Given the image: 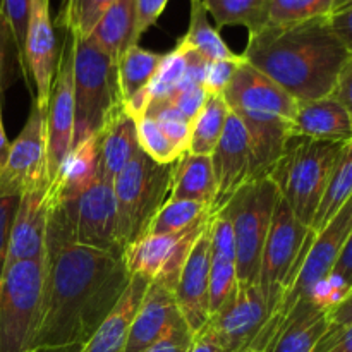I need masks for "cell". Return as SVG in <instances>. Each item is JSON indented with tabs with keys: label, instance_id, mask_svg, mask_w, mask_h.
Returning <instances> with one entry per match:
<instances>
[{
	"label": "cell",
	"instance_id": "51",
	"mask_svg": "<svg viewBox=\"0 0 352 352\" xmlns=\"http://www.w3.org/2000/svg\"><path fill=\"white\" fill-rule=\"evenodd\" d=\"M188 352H226V351L222 349L219 340H217L208 330L201 329L198 333H195V337H192V342L191 346H189Z\"/></svg>",
	"mask_w": 352,
	"mask_h": 352
},
{
	"label": "cell",
	"instance_id": "29",
	"mask_svg": "<svg viewBox=\"0 0 352 352\" xmlns=\"http://www.w3.org/2000/svg\"><path fill=\"white\" fill-rule=\"evenodd\" d=\"M181 41L199 55L212 60H232L239 58L241 54H234L226 41L220 36V31L213 28L208 21L203 0H191V10H189V28Z\"/></svg>",
	"mask_w": 352,
	"mask_h": 352
},
{
	"label": "cell",
	"instance_id": "35",
	"mask_svg": "<svg viewBox=\"0 0 352 352\" xmlns=\"http://www.w3.org/2000/svg\"><path fill=\"white\" fill-rule=\"evenodd\" d=\"M336 0H268V24L289 26L329 17Z\"/></svg>",
	"mask_w": 352,
	"mask_h": 352
},
{
	"label": "cell",
	"instance_id": "25",
	"mask_svg": "<svg viewBox=\"0 0 352 352\" xmlns=\"http://www.w3.org/2000/svg\"><path fill=\"white\" fill-rule=\"evenodd\" d=\"M140 150L136 120L120 109L103 129L100 144V174L113 181Z\"/></svg>",
	"mask_w": 352,
	"mask_h": 352
},
{
	"label": "cell",
	"instance_id": "2",
	"mask_svg": "<svg viewBox=\"0 0 352 352\" xmlns=\"http://www.w3.org/2000/svg\"><path fill=\"white\" fill-rule=\"evenodd\" d=\"M298 103L332 95L337 76L351 57L332 31L329 17L274 26L250 34L241 54Z\"/></svg>",
	"mask_w": 352,
	"mask_h": 352
},
{
	"label": "cell",
	"instance_id": "16",
	"mask_svg": "<svg viewBox=\"0 0 352 352\" xmlns=\"http://www.w3.org/2000/svg\"><path fill=\"white\" fill-rule=\"evenodd\" d=\"M212 165L217 184L212 205V213L215 215L246 182L251 181L250 138L246 127L232 112L227 117L222 136L212 153Z\"/></svg>",
	"mask_w": 352,
	"mask_h": 352
},
{
	"label": "cell",
	"instance_id": "56",
	"mask_svg": "<svg viewBox=\"0 0 352 352\" xmlns=\"http://www.w3.org/2000/svg\"><path fill=\"white\" fill-rule=\"evenodd\" d=\"M0 10H2V0H0Z\"/></svg>",
	"mask_w": 352,
	"mask_h": 352
},
{
	"label": "cell",
	"instance_id": "4",
	"mask_svg": "<svg viewBox=\"0 0 352 352\" xmlns=\"http://www.w3.org/2000/svg\"><path fill=\"white\" fill-rule=\"evenodd\" d=\"M340 141H320L292 134L272 168L270 179L299 222L311 226L332 168L342 151Z\"/></svg>",
	"mask_w": 352,
	"mask_h": 352
},
{
	"label": "cell",
	"instance_id": "24",
	"mask_svg": "<svg viewBox=\"0 0 352 352\" xmlns=\"http://www.w3.org/2000/svg\"><path fill=\"white\" fill-rule=\"evenodd\" d=\"M292 134L320 141L347 143L352 140V122L346 109L329 95L325 98L298 103L292 120Z\"/></svg>",
	"mask_w": 352,
	"mask_h": 352
},
{
	"label": "cell",
	"instance_id": "40",
	"mask_svg": "<svg viewBox=\"0 0 352 352\" xmlns=\"http://www.w3.org/2000/svg\"><path fill=\"white\" fill-rule=\"evenodd\" d=\"M244 62V57L241 55L239 58H232V60H212L208 62L206 67L205 79H203V89L208 96L222 95L223 89L229 86L230 79L236 74L237 67Z\"/></svg>",
	"mask_w": 352,
	"mask_h": 352
},
{
	"label": "cell",
	"instance_id": "49",
	"mask_svg": "<svg viewBox=\"0 0 352 352\" xmlns=\"http://www.w3.org/2000/svg\"><path fill=\"white\" fill-rule=\"evenodd\" d=\"M329 277L332 278L333 282H337L346 292L352 287V232L349 239H347L346 246H344L342 253H340L339 260H337L336 267H333L332 274H330Z\"/></svg>",
	"mask_w": 352,
	"mask_h": 352
},
{
	"label": "cell",
	"instance_id": "45",
	"mask_svg": "<svg viewBox=\"0 0 352 352\" xmlns=\"http://www.w3.org/2000/svg\"><path fill=\"white\" fill-rule=\"evenodd\" d=\"M17 203H19V198H0V277H2L10 226H12Z\"/></svg>",
	"mask_w": 352,
	"mask_h": 352
},
{
	"label": "cell",
	"instance_id": "20",
	"mask_svg": "<svg viewBox=\"0 0 352 352\" xmlns=\"http://www.w3.org/2000/svg\"><path fill=\"white\" fill-rule=\"evenodd\" d=\"M182 322L184 318L177 308L174 292L157 282H150L131 325L124 352H144Z\"/></svg>",
	"mask_w": 352,
	"mask_h": 352
},
{
	"label": "cell",
	"instance_id": "36",
	"mask_svg": "<svg viewBox=\"0 0 352 352\" xmlns=\"http://www.w3.org/2000/svg\"><path fill=\"white\" fill-rule=\"evenodd\" d=\"M144 116L151 117L158 124L162 133L182 155L188 153L192 124L177 109H174L165 98H157L151 100Z\"/></svg>",
	"mask_w": 352,
	"mask_h": 352
},
{
	"label": "cell",
	"instance_id": "32",
	"mask_svg": "<svg viewBox=\"0 0 352 352\" xmlns=\"http://www.w3.org/2000/svg\"><path fill=\"white\" fill-rule=\"evenodd\" d=\"M229 113L230 110L222 95L208 96L205 107H203L201 112L198 113L196 120L192 122L188 153L212 157L217 144H219L220 136L223 133Z\"/></svg>",
	"mask_w": 352,
	"mask_h": 352
},
{
	"label": "cell",
	"instance_id": "7",
	"mask_svg": "<svg viewBox=\"0 0 352 352\" xmlns=\"http://www.w3.org/2000/svg\"><path fill=\"white\" fill-rule=\"evenodd\" d=\"M45 256L10 265L0 277V352H31L40 325Z\"/></svg>",
	"mask_w": 352,
	"mask_h": 352
},
{
	"label": "cell",
	"instance_id": "33",
	"mask_svg": "<svg viewBox=\"0 0 352 352\" xmlns=\"http://www.w3.org/2000/svg\"><path fill=\"white\" fill-rule=\"evenodd\" d=\"M212 206L199 201H188V199H167L157 215L151 219L146 232L151 236H165L175 234L188 227L195 226L199 220L212 217Z\"/></svg>",
	"mask_w": 352,
	"mask_h": 352
},
{
	"label": "cell",
	"instance_id": "10",
	"mask_svg": "<svg viewBox=\"0 0 352 352\" xmlns=\"http://www.w3.org/2000/svg\"><path fill=\"white\" fill-rule=\"evenodd\" d=\"M48 186L47 113L33 98L26 124L10 143L9 155L0 170V198H19L24 192Z\"/></svg>",
	"mask_w": 352,
	"mask_h": 352
},
{
	"label": "cell",
	"instance_id": "14",
	"mask_svg": "<svg viewBox=\"0 0 352 352\" xmlns=\"http://www.w3.org/2000/svg\"><path fill=\"white\" fill-rule=\"evenodd\" d=\"M74 239L81 246L109 251L122 256L117 237V205L113 181L98 172L91 186L78 199Z\"/></svg>",
	"mask_w": 352,
	"mask_h": 352
},
{
	"label": "cell",
	"instance_id": "38",
	"mask_svg": "<svg viewBox=\"0 0 352 352\" xmlns=\"http://www.w3.org/2000/svg\"><path fill=\"white\" fill-rule=\"evenodd\" d=\"M186 71V47L179 41L177 47L162 57L158 71L148 85L151 100L165 98L181 86Z\"/></svg>",
	"mask_w": 352,
	"mask_h": 352
},
{
	"label": "cell",
	"instance_id": "23",
	"mask_svg": "<svg viewBox=\"0 0 352 352\" xmlns=\"http://www.w3.org/2000/svg\"><path fill=\"white\" fill-rule=\"evenodd\" d=\"M327 311L305 298L294 305L282 320L270 346L265 352H313L316 344L329 332Z\"/></svg>",
	"mask_w": 352,
	"mask_h": 352
},
{
	"label": "cell",
	"instance_id": "9",
	"mask_svg": "<svg viewBox=\"0 0 352 352\" xmlns=\"http://www.w3.org/2000/svg\"><path fill=\"white\" fill-rule=\"evenodd\" d=\"M278 189L270 179L246 182L227 203L236 239L237 284L256 285L261 253L278 199Z\"/></svg>",
	"mask_w": 352,
	"mask_h": 352
},
{
	"label": "cell",
	"instance_id": "53",
	"mask_svg": "<svg viewBox=\"0 0 352 352\" xmlns=\"http://www.w3.org/2000/svg\"><path fill=\"white\" fill-rule=\"evenodd\" d=\"M9 41H10L9 28H7V23H6V19H3V16L0 14V71H2L3 57H6L7 45H9Z\"/></svg>",
	"mask_w": 352,
	"mask_h": 352
},
{
	"label": "cell",
	"instance_id": "3",
	"mask_svg": "<svg viewBox=\"0 0 352 352\" xmlns=\"http://www.w3.org/2000/svg\"><path fill=\"white\" fill-rule=\"evenodd\" d=\"M222 96L230 112L246 127L251 181L267 179L292 136L298 102L246 60L237 67Z\"/></svg>",
	"mask_w": 352,
	"mask_h": 352
},
{
	"label": "cell",
	"instance_id": "46",
	"mask_svg": "<svg viewBox=\"0 0 352 352\" xmlns=\"http://www.w3.org/2000/svg\"><path fill=\"white\" fill-rule=\"evenodd\" d=\"M332 96L346 109L352 122V55L346 60V64L340 69L337 76L336 88H333Z\"/></svg>",
	"mask_w": 352,
	"mask_h": 352
},
{
	"label": "cell",
	"instance_id": "54",
	"mask_svg": "<svg viewBox=\"0 0 352 352\" xmlns=\"http://www.w3.org/2000/svg\"><path fill=\"white\" fill-rule=\"evenodd\" d=\"M351 6H352V0H336V2H333L332 14H333V12H337V10L346 9V7H351Z\"/></svg>",
	"mask_w": 352,
	"mask_h": 352
},
{
	"label": "cell",
	"instance_id": "44",
	"mask_svg": "<svg viewBox=\"0 0 352 352\" xmlns=\"http://www.w3.org/2000/svg\"><path fill=\"white\" fill-rule=\"evenodd\" d=\"M184 47H186V71H184V78H182L181 86H179L177 89L201 86L203 79H205L206 67H208V60H206L203 55H199L198 52L192 50V48L188 47V45H184Z\"/></svg>",
	"mask_w": 352,
	"mask_h": 352
},
{
	"label": "cell",
	"instance_id": "47",
	"mask_svg": "<svg viewBox=\"0 0 352 352\" xmlns=\"http://www.w3.org/2000/svg\"><path fill=\"white\" fill-rule=\"evenodd\" d=\"M313 352H352V325L344 330H329Z\"/></svg>",
	"mask_w": 352,
	"mask_h": 352
},
{
	"label": "cell",
	"instance_id": "55",
	"mask_svg": "<svg viewBox=\"0 0 352 352\" xmlns=\"http://www.w3.org/2000/svg\"><path fill=\"white\" fill-rule=\"evenodd\" d=\"M244 352H258V351H254V349H248V351H244Z\"/></svg>",
	"mask_w": 352,
	"mask_h": 352
},
{
	"label": "cell",
	"instance_id": "39",
	"mask_svg": "<svg viewBox=\"0 0 352 352\" xmlns=\"http://www.w3.org/2000/svg\"><path fill=\"white\" fill-rule=\"evenodd\" d=\"M30 9L31 0H2V10H0V14L6 19L7 28H9L10 40L17 50V60H19L24 76H26L24 45H26L28 24H30Z\"/></svg>",
	"mask_w": 352,
	"mask_h": 352
},
{
	"label": "cell",
	"instance_id": "52",
	"mask_svg": "<svg viewBox=\"0 0 352 352\" xmlns=\"http://www.w3.org/2000/svg\"><path fill=\"white\" fill-rule=\"evenodd\" d=\"M10 143L7 141L6 129H3V119H2V71H0V170H2L3 164L9 155Z\"/></svg>",
	"mask_w": 352,
	"mask_h": 352
},
{
	"label": "cell",
	"instance_id": "21",
	"mask_svg": "<svg viewBox=\"0 0 352 352\" xmlns=\"http://www.w3.org/2000/svg\"><path fill=\"white\" fill-rule=\"evenodd\" d=\"M237 287L236 239L227 206L210 222V316L234 294Z\"/></svg>",
	"mask_w": 352,
	"mask_h": 352
},
{
	"label": "cell",
	"instance_id": "12",
	"mask_svg": "<svg viewBox=\"0 0 352 352\" xmlns=\"http://www.w3.org/2000/svg\"><path fill=\"white\" fill-rule=\"evenodd\" d=\"M272 311L258 285L237 284L234 294L213 313L203 329L208 330L226 352L253 349L268 325Z\"/></svg>",
	"mask_w": 352,
	"mask_h": 352
},
{
	"label": "cell",
	"instance_id": "27",
	"mask_svg": "<svg viewBox=\"0 0 352 352\" xmlns=\"http://www.w3.org/2000/svg\"><path fill=\"white\" fill-rule=\"evenodd\" d=\"M217 184L212 157L186 153L175 162L168 199H188L212 206Z\"/></svg>",
	"mask_w": 352,
	"mask_h": 352
},
{
	"label": "cell",
	"instance_id": "41",
	"mask_svg": "<svg viewBox=\"0 0 352 352\" xmlns=\"http://www.w3.org/2000/svg\"><path fill=\"white\" fill-rule=\"evenodd\" d=\"M165 100L192 124L196 117H198V113L201 112L203 107H205L208 95L203 89V86H192V88L175 89L172 95L165 96Z\"/></svg>",
	"mask_w": 352,
	"mask_h": 352
},
{
	"label": "cell",
	"instance_id": "19",
	"mask_svg": "<svg viewBox=\"0 0 352 352\" xmlns=\"http://www.w3.org/2000/svg\"><path fill=\"white\" fill-rule=\"evenodd\" d=\"M102 136L103 131L72 148L48 188L50 206H62L74 220L78 199L98 177Z\"/></svg>",
	"mask_w": 352,
	"mask_h": 352
},
{
	"label": "cell",
	"instance_id": "18",
	"mask_svg": "<svg viewBox=\"0 0 352 352\" xmlns=\"http://www.w3.org/2000/svg\"><path fill=\"white\" fill-rule=\"evenodd\" d=\"M48 188L33 189L19 196L10 226L3 270L17 261L38 260L45 256V236L50 212Z\"/></svg>",
	"mask_w": 352,
	"mask_h": 352
},
{
	"label": "cell",
	"instance_id": "26",
	"mask_svg": "<svg viewBox=\"0 0 352 352\" xmlns=\"http://www.w3.org/2000/svg\"><path fill=\"white\" fill-rule=\"evenodd\" d=\"M89 38L119 64L124 52L138 45L136 0H116L98 21Z\"/></svg>",
	"mask_w": 352,
	"mask_h": 352
},
{
	"label": "cell",
	"instance_id": "17",
	"mask_svg": "<svg viewBox=\"0 0 352 352\" xmlns=\"http://www.w3.org/2000/svg\"><path fill=\"white\" fill-rule=\"evenodd\" d=\"M174 298L192 336L198 333L210 318V223L182 267Z\"/></svg>",
	"mask_w": 352,
	"mask_h": 352
},
{
	"label": "cell",
	"instance_id": "6",
	"mask_svg": "<svg viewBox=\"0 0 352 352\" xmlns=\"http://www.w3.org/2000/svg\"><path fill=\"white\" fill-rule=\"evenodd\" d=\"M175 164L160 165L138 151L113 179L117 205V237L122 253L144 236L151 219L168 199Z\"/></svg>",
	"mask_w": 352,
	"mask_h": 352
},
{
	"label": "cell",
	"instance_id": "22",
	"mask_svg": "<svg viewBox=\"0 0 352 352\" xmlns=\"http://www.w3.org/2000/svg\"><path fill=\"white\" fill-rule=\"evenodd\" d=\"M150 280L141 275H131L129 284L107 318L100 323L93 336L79 347L78 352H124L131 325L140 309Z\"/></svg>",
	"mask_w": 352,
	"mask_h": 352
},
{
	"label": "cell",
	"instance_id": "50",
	"mask_svg": "<svg viewBox=\"0 0 352 352\" xmlns=\"http://www.w3.org/2000/svg\"><path fill=\"white\" fill-rule=\"evenodd\" d=\"M329 330H344L352 325V287L337 305L327 311Z\"/></svg>",
	"mask_w": 352,
	"mask_h": 352
},
{
	"label": "cell",
	"instance_id": "13",
	"mask_svg": "<svg viewBox=\"0 0 352 352\" xmlns=\"http://www.w3.org/2000/svg\"><path fill=\"white\" fill-rule=\"evenodd\" d=\"M74 134V45L64 41L47 107V157L50 182L72 150Z\"/></svg>",
	"mask_w": 352,
	"mask_h": 352
},
{
	"label": "cell",
	"instance_id": "42",
	"mask_svg": "<svg viewBox=\"0 0 352 352\" xmlns=\"http://www.w3.org/2000/svg\"><path fill=\"white\" fill-rule=\"evenodd\" d=\"M192 337L195 336L189 330V327L186 325V322H182L177 327H174L164 339L148 347L144 352H188L192 342Z\"/></svg>",
	"mask_w": 352,
	"mask_h": 352
},
{
	"label": "cell",
	"instance_id": "1",
	"mask_svg": "<svg viewBox=\"0 0 352 352\" xmlns=\"http://www.w3.org/2000/svg\"><path fill=\"white\" fill-rule=\"evenodd\" d=\"M120 254L74 239L45 250V287L33 351L79 349L129 284Z\"/></svg>",
	"mask_w": 352,
	"mask_h": 352
},
{
	"label": "cell",
	"instance_id": "48",
	"mask_svg": "<svg viewBox=\"0 0 352 352\" xmlns=\"http://www.w3.org/2000/svg\"><path fill=\"white\" fill-rule=\"evenodd\" d=\"M329 23L344 48L352 55V6L330 14Z\"/></svg>",
	"mask_w": 352,
	"mask_h": 352
},
{
	"label": "cell",
	"instance_id": "30",
	"mask_svg": "<svg viewBox=\"0 0 352 352\" xmlns=\"http://www.w3.org/2000/svg\"><path fill=\"white\" fill-rule=\"evenodd\" d=\"M217 30L223 26H244L250 34L268 24V0H203Z\"/></svg>",
	"mask_w": 352,
	"mask_h": 352
},
{
	"label": "cell",
	"instance_id": "5",
	"mask_svg": "<svg viewBox=\"0 0 352 352\" xmlns=\"http://www.w3.org/2000/svg\"><path fill=\"white\" fill-rule=\"evenodd\" d=\"M72 36L74 45V134L72 148L105 129L122 109L117 60L91 38Z\"/></svg>",
	"mask_w": 352,
	"mask_h": 352
},
{
	"label": "cell",
	"instance_id": "15",
	"mask_svg": "<svg viewBox=\"0 0 352 352\" xmlns=\"http://www.w3.org/2000/svg\"><path fill=\"white\" fill-rule=\"evenodd\" d=\"M58 57L60 50L50 19L48 0H31L30 24H28L26 45H24V64H26V79L30 74L36 88V95L33 98L45 113L50 100L52 82L57 72Z\"/></svg>",
	"mask_w": 352,
	"mask_h": 352
},
{
	"label": "cell",
	"instance_id": "11",
	"mask_svg": "<svg viewBox=\"0 0 352 352\" xmlns=\"http://www.w3.org/2000/svg\"><path fill=\"white\" fill-rule=\"evenodd\" d=\"M212 217L199 220L181 232L165 234V236L144 234L134 241L122 253L124 265L129 275L146 277L150 282H157L174 292L182 267L196 239L208 227Z\"/></svg>",
	"mask_w": 352,
	"mask_h": 352
},
{
	"label": "cell",
	"instance_id": "31",
	"mask_svg": "<svg viewBox=\"0 0 352 352\" xmlns=\"http://www.w3.org/2000/svg\"><path fill=\"white\" fill-rule=\"evenodd\" d=\"M164 55L141 48L140 45H133L124 52L119 58V91L120 102H127L136 93L146 88L155 78Z\"/></svg>",
	"mask_w": 352,
	"mask_h": 352
},
{
	"label": "cell",
	"instance_id": "34",
	"mask_svg": "<svg viewBox=\"0 0 352 352\" xmlns=\"http://www.w3.org/2000/svg\"><path fill=\"white\" fill-rule=\"evenodd\" d=\"M116 0H62L57 26L79 38H89L103 14Z\"/></svg>",
	"mask_w": 352,
	"mask_h": 352
},
{
	"label": "cell",
	"instance_id": "37",
	"mask_svg": "<svg viewBox=\"0 0 352 352\" xmlns=\"http://www.w3.org/2000/svg\"><path fill=\"white\" fill-rule=\"evenodd\" d=\"M136 129H138V143L143 153L153 162L160 165H170L175 164L179 158L182 157L181 151L167 140L158 124L155 122L151 117L144 116L136 120Z\"/></svg>",
	"mask_w": 352,
	"mask_h": 352
},
{
	"label": "cell",
	"instance_id": "8",
	"mask_svg": "<svg viewBox=\"0 0 352 352\" xmlns=\"http://www.w3.org/2000/svg\"><path fill=\"white\" fill-rule=\"evenodd\" d=\"M311 239V229L299 222L291 206L278 196L256 280L258 289L270 308L272 318L278 313L285 292L294 284Z\"/></svg>",
	"mask_w": 352,
	"mask_h": 352
},
{
	"label": "cell",
	"instance_id": "43",
	"mask_svg": "<svg viewBox=\"0 0 352 352\" xmlns=\"http://www.w3.org/2000/svg\"><path fill=\"white\" fill-rule=\"evenodd\" d=\"M168 0H136V40L150 30L167 7Z\"/></svg>",
	"mask_w": 352,
	"mask_h": 352
},
{
	"label": "cell",
	"instance_id": "28",
	"mask_svg": "<svg viewBox=\"0 0 352 352\" xmlns=\"http://www.w3.org/2000/svg\"><path fill=\"white\" fill-rule=\"evenodd\" d=\"M352 196V140L344 144L339 158L332 168L329 182H327L325 192L320 201L318 210L313 219L311 232H320L332 217L346 205V201Z\"/></svg>",
	"mask_w": 352,
	"mask_h": 352
}]
</instances>
